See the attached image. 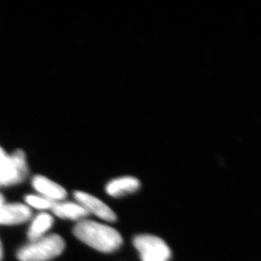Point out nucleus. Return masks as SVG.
Listing matches in <instances>:
<instances>
[{"instance_id": "f257e3e1", "label": "nucleus", "mask_w": 261, "mask_h": 261, "mask_svg": "<svg viewBox=\"0 0 261 261\" xmlns=\"http://www.w3.org/2000/svg\"><path fill=\"white\" fill-rule=\"evenodd\" d=\"M73 233L80 241L102 253L116 251L123 244L122 236L116 229L91 220L77 222Z\"/></svg>"}, {"instance_id": "f03ea898", "label": "nucleus", "mask_w": 261, "mask_h": 261, "mask_svg": "<svg viewBox=\"0 0 261 261\" xmlns=\"http://www.w3.org/2000/svg\"><path fill=\"white\" fill-rule=\"evenodd\" d=\"M65 243L61 236L51 234L30 242L17 252L20 261H49L59 256L64 251Z\"/></svg>"}, {"instance_id": "7ed1b4c3", "label": "nucleus", "mask_w": 261, "mask_h": 261, "mask_svg": "<svg viewBox=\"0 0 261 261\" xmlns=\"http://www.w3.org/2000/svg\"><path fill=\"white\" fill-rule=\"evenodd\" d=\"M133 244L141 261H169L172 257L170 248L159 237L140 234L134 239Z\"/></svg>"}, {"instance_id": "20e7f679", "label": "nucleus", "mask_w": 261, "mask_h": 261, "mask_svg": "<svg viewBox=\"0 0 261 261\" xmlns=\"http://www.w3.org/2000/svg\"><path fill=\"white\" fill-rule=\"evenodd\" d=\"M28 165L24 151L15 150L0 164V187H8L23 182L28 175Z\"/></svg>"}, {"instance_id": "39448f33", "label": "nucleus", "mask_w": 261, "mask_h": 261, "mask_svg": "<svg viewBox=\"0 0 261 261\" xmlns=\"http://www.w3.org/2000/svg\"><path fill=\"white\" fill-rule=\"evenodd\" d=\"M74 197L76 202L79 203L88 212L89 215L92 213L106 222H114L116 221L117 216L114 211L94 195L82 191H75Z\"/></svg>"}, {"instance_id": "423d86ee", "label": "nucleus", "mask_w": 261, "mask_h": 261, "mask_svg": "<svg viewBox=\"0 0 261 261\" xmlns=\"http://www.w3.org/2000/svg\"><path fill=\"white\" fill-rule=\"evenodd\" d=\"M32 212L27 204H4L0 208V225L11 226L25 223L31 220Z\"/></svg>"}, {"instance_id": "0eeeda50", "label": "nucleus", "mask_w": 261, "mask_h": 261, "mask_svg": "<svg viewBox=\"0 0 261 261\" xmlns=\"http://www.w3.org/2000/svg\"><path fill=\"white\" fill-rule=\"evenodd\" d=\"M32 186L40 195L54 202L63 201L67 197L66 190L64 188L42 175H37L33 177Z\"/></svg>"}, {"instance_id": "6e6552de", "label": "nucleus", "mask_w": 261, "mask_h": 261, "mask_svg": "<svg viewBox=\"0 0 261 261\" xmlns=\"http://www.w3.org/2000/svg\"><path fill=\"white\" fill-rule=\"evenodd\" d=\"M141 181L133 176H122L112 179L106 185V192L111 197H122L138 191Z\"/></svg>"}, {"instance_id": "1a4fd4ad", "label": "nucleus", "mask_w": 261, "mask_h": 261, "mask_svg": "<svg viewBox=\"0 0 261 261\" xmlns=\"http://www.w3.org/2000/svg\"><path fill=\"white\" fill-rule=\"evenodd\" d=\"M52 212L55 216L62 219L72 221H82L89 216L88 212L77 202L59 201L55 202L52 207Z\"/></svg>"}, {"instance_id": "9d476101", "label": "nucleus", "mask_w": 261, "mask_h": 261, "mask_svg": "<svg viewBox=\"0 0 261 261\" xmlns=\"http://www.w3.org/2000/svg\"><path fill=\"white\" fill-rule=\"evenodd\" d=\"M54 217L48 213H40L32 220L28 230V237L30 242L35 241L45 236V233L53 227Z\"/></svg>"}, {"instance_id": "9b49d317", "label": "nucleus", "mask_w": 261, "mask_h": 261, "mask_svg": "<svg viewBox=\"0 0 261 261\" xmlns=\"http://www.w3.org/2000/svg\"><path fill=\"white\" fill-rule=\"evenodd\" d=\"M25 200L27 204H27L28 206L32 207L35 209L41 210V211L52 209L53 205L55 203L40 195H27Z\"/></svg>"}, {"instance_id": "f8f14e48", "label": "nucleus", "mask_w": 261, "mask_h": 261, "mask_svg": "<svg viewBox=\"0 0 261 261\" xmlns=\"http://www.w3.org/2000/svg\"><path fill=\"white\" fill-rule=\"evenodd\" d=\"M7 156V153L5 152V150H4V149H3L1 146H0V164L4 163V162L6 160Z\"/></svg>"}, {"instance_id": "ddd939ff", "label": "nucleus", "mask_w": 261, "mask_h": 261, "mask_svg": "<svg viewBox=\"0 0 261 261\" xmlns=\"http://www.w3.org/2000/svg\"><path fill=\"white\" fill-rule=\"evenodd\" d=\"M5 204V197H4V195L0 193V208L3 206V204Z\"/></svg>"}, {"instance_id": "4468645a", "label": "nucleus", "mask_w": 261, "mask_h": 261, "mask_svg": "<svg viewBox=\"0 0 261 261\" xmlns=\"http://www.w3.org/2000/svg\"><path fill=\"white\" fill-rule=\"evenodd\" d=\"M3 259V247L1 241H0V261L2 260Z\"/></svg>"}]
</instances>
